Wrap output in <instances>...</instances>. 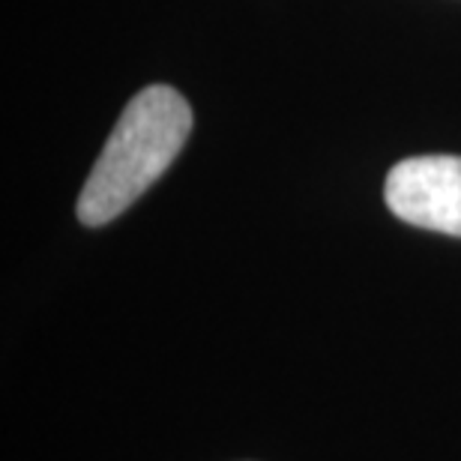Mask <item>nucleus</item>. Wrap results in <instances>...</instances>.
<instances>
[{
    "label": "nucleus",
    "instance_id": "f03ea898",
    "mask_svg": "<svg viewBox=\"0 0 461 461\" xmlns=\"http://www.w3.org/2000/svg\"><path fill=\"white\" fill-rule=\"evenodd\" d=\"M395 219L461 237V156H413L393 165L384 186Z\"/></svg>",
    "mask_w": 461,
    "mask_h": 461
},
{
    "label": "nucleus",
    "instance_id": "f257e3e1",
    "mask_svg": "<svg viewBox=\"0 0 461 461\" xmlns=\"http://www.w3.org/2000/svg\"><path fill=\"white\" fill-rule=\"evenodd\" d=\"M192 132V108L174 87L153 85L129 99L78 195V222L108 225L132 207L177 159Z\"/></svg>",
    "mask_w": 461,
    "mask_h": 461
}]
</instances>
